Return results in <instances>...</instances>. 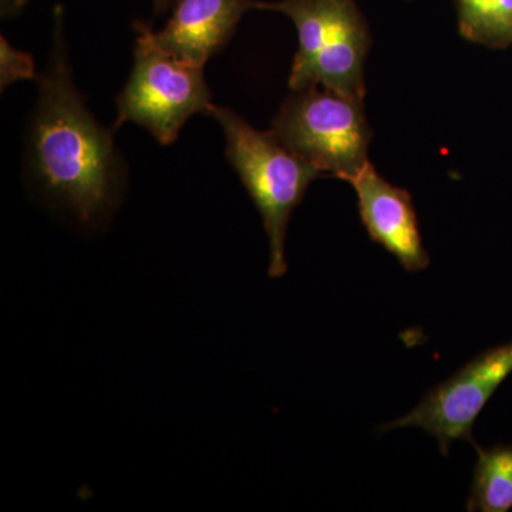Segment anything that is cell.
I'll list each match as a JSON object with an SVG mask.
<instances>
[{
    "instance_id": "obj_9",
    "label": "cell",
    "mask_w": 512,
    "mask_h": 512,
    "mask_svg": "<svg viewBox=\"0 0 512 512\" xmlns=\"http://www.w3.org/2000/svg\"><path fill=\"white\" fill-rule=\"evenodd\" d=\"M477 463L466 510L508 512L512 510V443L476 446Z\"/></svg>"
},
{
    "instance_id": "obj_8",
    "label": "cell",
    "mask_w": 512,
    "mask_h": 512,
    "mask_svg": "<svg viewBox=\"0 0 512 512\" xmlns=\"http://www.w3.org/2000/svg\"><path fill=\"white\" fill-rule=\"evenodd\" d=\"M256 0H175L165 28L154 32L158 45L194 66L204 67L234 36Z\"/></svg>"
},
{
    "instance_id": "obj_13",
    "label": "cell",
    "mask_w": 512,
    "mask_h": 512,
    "mask_svg": "<svg viewBox=\"0 0 512 512\" xmlns=\"http://www.w3.org/2000/svg\"><path fill=\"white\" fill-rule=\"evenodd\" d=\"M154 3V13L156 16L161 15V13L167 12L168 9L173 8L175 0H153Z\"/></svg>"
},
{
    "instance_id": "obj_2",
    "label": "cell",
    "mask_w": 512,
    "mask_h": 512,
    "mask_svg": "<svg viewBox=\"0 0 512 512\" xmlns=\"http://www.w3.org/2000/svg\"><path fill=\"white\" fill-rule=\"evenodd\" d=\"M255 9L288 16L298 32L289 89L319 86L365 101L369 26L355 0H276Z\"/></svg>"
},
{
    "instance_id": "obj_10",
    "label": "cell",
    "mask_w": 512,
    "mask_h": 512,
    "mask_svg": "<svg viewBox=\"0 0 512 512\" xmlns=\"http://www.w3.org/2000/svg\"><path fill=\"white\" fill-rule=\"evenodd\" d=\"M458 30L490 49L512 46V0H457Z\"/></svg>"
},
{
    "instance_id": "obj_1",
    "label": "cell",
    "mask_w": 512,
    "mask_h": 512,
    "mask_svg": "<svg viewBox=\"0 0 512 512\" xmlns=\"http://www.w3.org/2000/svg\"><path fill=\"white\" fill-rule=\"evenodd\" d=\"M55 42L30 130V164L43 190L83 224L106 220L120 200L123 167L113 133L84 106L73 83L63 39V13H55Z\"/></svg>"
},
{
    "instance_id": "obj_4",
    "label": "cell",
    "mask_w": 512,
    "mask_h": 512,
    "mask_svg": "<svg viewBox=\"0 0 512 512\" xmlns=\"http://www.w3.org/2000/svg\"><path fill=\"white\" fill-rule=\"evenodd\" d=\"M271 131L323 177L350 184L370 164L372 130L363 100L319 86L295 90L276 114Z\"/></svg>"
},
{
    "instance_id": "obj_3",
    "label": "cell",
    "mask_w": 512,
    "mask_h": 512,
    "mask_svg": "<svg viewBox=\"0 0 512 512\" xmlns=\"http://www.w3.org/2000/svg\"><path fill=\"white\" fill-rule=\"evenodd\" d=\"M208 116L220 123L227 140V158L261 212L269 242L271 278H282L288 264L285 239L292 212L309 185L323 177L318 168L296 156L275 134L258 131L228 107L212 104Z\"/></svg>"
},
{
    "instance_id": "obj_7",
    "label": "cell",
    "mask_w": 512,
    "mask_h": 512,
    "mask_svg": "<svg viewBox=\"0 0 512 512\" xmlns=\"http://www.w3.org/2000/svg\"><path fill=\"white\" fill-rule=\"evenodd\" d=\"M370 239L390 252L406 271H424L430 255L421 238L412 195L377 173L372 163L350 183Z\"/></svg>"
},
{
    "instance_id": "obj_11",
    "label": "cell",
    "mask_w": 512,
    "mask_h": 512,
    "mask_svg": "<svg viewBox=\"0 0 512 512\" xmlns=\"http://www.w3.org/2000/svg\"><path fill=\"white\" fill-rule=\"evenodd\" d=\"M35 60L29 53L15 49L5 36L0 39V87L2 92L22 80H37Z\"/></svg>"
},
{
    "instance_id": "obj_6",
    "label": "cell",
    "mask_w": 512,
    "mask_h": 512,
    "mask_svg": "<svg viewBox=\"0 0 512 512\" xmlns=\"http://www.w3.org/2000/svg\"><path fill=\"white\" fill-rule=\"evenodd\" d=\"M511 375L512 340L484 350L456 375L433 387L412 412L377 430L417 427L437 440L444 457L456 441H467L476 447L473 430L478 416Z\"/></svg>"
},
{
    "instance_id": "obj_12",
    "label": "cell",
    "mask_w": 512,
    "mask_h": 512,
    "mask_svg": "<svg viewBox=\"0 0 512 512\" xmlns=\"http://www.w3.org/2000/svg\"><path fill=\"white\" fill-rule=\"evenodd\" d=\"M30 0H0V15L3 19H12L25 10Z\"/></svg>"
},
{
    "instance_id": "obj_5",
    "label": "cell",
    "mask_w": 512,
    "mask_h": 512,
    "mask_svg": "<svg viewBox=\"0 0 512 512\" xmlns=\"http://www.w3.org/2000/svg\"><path fill=\"white\" fill-rule=\"evenodd\" d=\"M136 33L133 70L117 99L114 130L124 123H136L158 143L170 146L194 114H208L211 90L204 67L170 55L146 23L137 22Z\"/></svg>"
}]
</instances>
